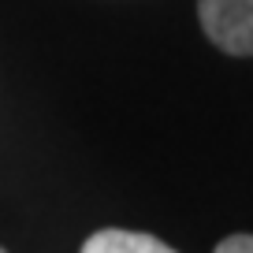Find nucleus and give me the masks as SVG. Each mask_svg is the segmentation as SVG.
I'll return each mask as SVG.
<instances>
[{
	"label": "nucleus",
	"instance_id": "f257e3e1",
	"mask_svg": "<svg viewBox=\"0 0 253 253\" xmlns=\"http://www.w3.org/2000/svg\"><path fill=\"white\" fill-rule=\"evenodd\" d=\"M201 30L231 56H253V0H198Z\"/></svg>",
	"mask_w": 253,
	"mask_h": 253
},
{
	"label": "nucleus",
	"instance_id": "f03ea898",
	"mask_svg": "<svg viewBox=\"0 0 253 253\" xmlns=\"http://www.w3.org/2000/svg\"><path fill=\"white\" fill-rule=\"evenodd\" d=\"M82 253H175L160 238L142 235V231H123V227H104L82 242Z\"/></svg>",
	"mask_w": 253,
	"mask_h": 253
},
{
	"label": "nucleus",
	"instance_id": "7ed1b4c3",
	"mask_svg": "<svg viewBox=\"0 0 253 253\" xmlns=\"http://www.w3.org/2000/svg\"><path fill=\"white\" fill-rule=\"evenodd\" d=\"M216 253H253V235H231L216 246Z\"/></svg>",
	"mask_w": 253,
	"mask_h": 253
},
{
	"label": "nucleus",
	"instance_id": "20e7f679",
	"mask_svg": "<svg viewBox=\"0 0 253 253\" xmlns=\"http://www.w3.org/2000/svg\"><path fill=\"white\" fill-rule=\"evenodd\" d=\"M0 253H8V250H4V246H0Z\"/></svg>",
	"mask_w": 253,
	"mask_h": 253
}]
</instances>
